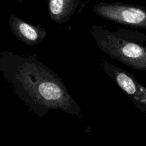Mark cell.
Masks as SVG:
<instances>
[{
	"label": "cell",
	"instance_id": "1",
	"mask_svg": "<svg viewBox=\"0 0 146 146\" xmlns=\"http://www.w3.org/2000/svg\"><path fill=\"white\" fill-rule=\"evenodd\" d=\"M0 71L20 101L38 118L51 110L83 118L80 106L62 79L36 56L3 50Z\"/></svg>",
	"mask_w": 146,
	"mask_h": 146
},
{
	"label": "cell",
	"instance_id": "5",
	"mask_svg": "<svg viewBox=\"0 0 146 146\" xmlns=\"http://www.w3.org/2000/svg\"><path fill=\"white\" fill-rule=\"evenodd\" d=\"M8 23L10 31L14 36L28 46L37 45L47 36V31L40 24H30L15 14L9 16Z\"/></svg>",
	"mask_w": 146,
	"mask_h": 146
},
{
	"label": "cell",
	"instance_id": "2",
	"mask_svg": "<svg viewBox=\"0 0 146 146\" xmlns=\"http://www.w3.org/2000/svg\"><path fill=\"white\" fill-rule=\"evenodd\" d=\"M91 34L101 51L131 68L146 71V34L125 29L111 31L93 25Z\"/></svg>",
	"mask_w": 146,
	"mask_h": 146
},
{
	"label": "cell",
	"instance_id": "6",
	"mask_svg": "<svg viewBox=\"0 0 146 146\" xmlns=\"http://www.w3.org/2000/svg\"><path fill=\"white\" fill-rule=\"evenodd\" d=\"M81 0H47L49 17L58 24L69 21L79 6Z\"/></svg>",
	"mask_w": 146,
	"mask_h": 146
},
{
	"label": "cell",
	"instance_id": "4",
	"mask_svg": "<svg viewBox=\"0 0 146 146\" xmlns=\"http://www.w3.org/2000/svg\"><path fill=\"white\" fill-rule=\"evenodd\" d=\"M101 67L104 72L121 88L140 111L146 115V88L131 72L102 60Z\"/></svg>",
	"mask_w": 146,
	"mask_h": 146
},
{
	"label": "cell",
	"instance_id": "3",
	"mask_svg": "<svg viewBox=\"0 0 146 146\" xmlns=\"http://www.w3.org/2000/svg\"><path fill=\"white\" fill-rule=\"evenodd\" d=\"M93 12L113 22L137 29H146V7L119 2H99Z\"/></svg>",
	"mask_w": 146,
	"mask_h": 146
}]
</instances>
